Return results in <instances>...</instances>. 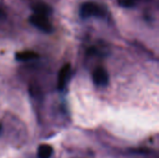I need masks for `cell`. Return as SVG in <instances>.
Listing matches in <instances>:
<instances>
[{
  "instance_id": "obj_1",
  "label": "cell",
  "mask_w": 159,
  "mask_h": 158,
  "mask_svg": "<svg viewBox=\"0 0 159 158\" xmlns=\"http://www.w3.org/2000/svg\"><path fill=\"white\" fill-rule=\"evenodd\" d=\"M80 15L83 19L90 17L102 18L105 15L104 9L94 2H86L80 7Z\"/></svg>"
},
{
  "instance_id": "obj_2",
  "label": "cell",
  "mask_w": 159,
  "mask_h": 158,
  "mask_svg": "<svg viewBox=\"0 0 159 158\" xmlns=\"http://www.w3.org/2000/svg\"><path fill=\"white\" fill-rule=\"evenodd\" d=\"M30 22L36 27L37 29L45 32V33H51L53 31V26L51 25L50 21L48 20V18L44 15H39L34 13L30 17Z\"/></svg>"
},
{
  "instance_id": "obj_3",
  "label": "cell",
  "mask_w": 159,
  "mask_h": 158,
  "mask_svg": "<svg viewBox=\"0 0 159 158\" xmlns=\"http://www.w3.org/2000/svg\"><path fill=\"white\" fill-rule=\"evenodd\" d=\"M92 79L95 85L99 87H105L109 82V75L103 67H97L92 74Z\"/></svg>"
},
{
  "instance_id": "obj_4",
  "label": "cell",
  "mask_w": 159,
  "mask_h": 158,
  "mask_svg": "<svg viewBox=\"0 0 159 158\" xmlns=\"http://www.w3.org/2000/svg\"><path fill=\"white\" fill-rule=\"evenodd\" d=\"M71 74V65L69 63L63 65L61 69L60 70L59 75H58V84L57 87L59 89H63L65 86L67 85V82L70 78Z\"/></svg>"
},
{
  "instance_id": "obj_5",
  "label": "cell",
  "mask_w": 159,
  "mask_h": 158,
  "mask_svg": "<svg viewBox=\"0 0 159 158\" xmlns=\"http://www.w3.org/2000/svg\"><path fill=\"white\" fill-rule=\"evenodd\" d=\"M33 10H34V13H35V14L44 15V16H47V17L52 12V8L48 5H47L45 3L35 4L33 7Z\"/></svg>"
},
{
  "instance_id": "obj_6",
  "label": "cell",
  "mask_w": 159,
  "mask_h": 158,
  "mask_svg": "<svg viewBox=\"0 0 159 158\" xmlns=\"http://www.w3.org/2000/svg\"><path fill=\"white\" fill-rule=\"evenodd\" d=\"M39 55L34 52V51H21V52H18L16 54V59L20 61H32V60H35L38 59Z\"/></svg>"
},
{
  "instance_id": "obj_7",
  "label": "cell",
  "mask_w": 159,
  "mask_h": 158,
  "mask_svg": "<svg viewBox=\"0 0 159 158\" xmlns=\"http://www.w3.org/2000/svg\"><path fill=\"white\" fill-rule=\"evenodd\" d=\"M53 148L48 144H42L37 149V157L50 158L53 155Z\"/></svg>"
},
{
  "instance_id": "obj_8",
  "label": "cell",
  "mask_w": 159,
  "mask_h": 158,
  "mask_svg": "<svg viewBox=\"0 0 159 158\" xmlns=\"http://www.w3.org/2000/svg\"><path fill=\"white\" fill-rule=\"evenodd\" d=\"M118 4L123 7H133L136 5V1L135 0H118Z\"/></svg>"
},
{
  "instance_id": "obj_9",
  "label": "cell",
  "mask_w": 159,
  "mask_h": 158,
  "mask_svg": "<svg viewBox=\"0 0 159 158\" xmlns=\"http://www.w3.org/2000/svg\"><path fill=\"white\" fill-rule=\"evenodd\" d=\"M1 17H3V11L0 9V18H1Z\"/></svg>"
},
{
  "instance_id": "obj_10",
  "label": "cell",
  "mask_w": 159,
  "mask_h": 158,
  "mask_svg": "<svg viewBox=\"0 0 159 158\" xmlns=\"http://www.w3.org/2000/svg\"><path fill=\"white\" fill-rule=\"evenodd\" d=\"M1 132H2V125L0 124V134H1Z\"/></svg>"
}]
</instances>
